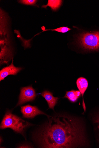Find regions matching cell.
I'll list each match as a JSON object with an SVG mask.
<instances>
[{
	"instance_id": "cell-1",
	"label": "cell",
	"mask_w": 99,
	"mask_h": 148,
	"mask_svg": "<svg viewBox=\"0 0 99 148\" xmlns=\"http://www.w3.org/2000/svg\"><path fill=\"white\" fill-rule=\"evenodd\" d=\"M35 136L38 144L42 148L80 147L87 144L84 129L80 121L64 114L49 118Z\"/></svg>"
},
{
	"instance_id": "cell-2",
	"label": "cell",
	"mask_w": 99,
	"mask_h": 148,
	"mask_svg": "<svg viewBox=\"0 0 99 148\" xmlns=\"http://www.w3.org/2000/svg\"><path fill=\"white\" fill-rule=\"evenodd\" d=\"M77 37L78 45L84 50L99 51V31L84 32Z\"/></svg>"
},
{
	"instance_id": "cell-3",
	"label": "cell",
	"mask_w": 99,
	"mask_h": 148,
	"mask_svg": "<svg viewBox=\"0 0 99 148\" xmlns=\"http://www.w3.org/2000/svg\"><path fill=\"white\" fill-rule=\"evenodd\" d=\"M31 124L8 111L5 115L1 125V129L9 128L23 135L24 130Z\"/></svg>"
},
{
	"instance_id": "cell-4",
	"label": "cell",
	"mask_w": 99,
	"mask_h": 148,
	"mask_svg": "<svg viewBox=\"0 0 99 148\" xmlns=\"http://www.w3.org/2000/svg\"><path fill=\"white\" fill-rule=\"evenodd\" d=\"M36 97L35 91L31 86L22 88L21 89L19 101L17 106L28 102L33 101Z\"/></svg>"
},
{
	"instance_id": "cell-5",
	"label": "cell",
	"mask_w": 99,
	"mask_h": 148,
	"mask_svg": "<svg viewBox=\"0 0 99 148\" xmlns=\"http://www.w3.org/2000/svg\"><path fill=\"white\" fill-rule=\"evenodd\" d=\"M21 112L25 118H32L39 114H44L49 117V116L39 110L35 106L28 105L21 107Z\"/></svg>"
},
{
	"instance_id": "cell-6",
	"label": "cell",
	"mask_w": 99,
	"mask_h": 148,
	"mask_svg": "<svg viewBox=\"0 0 99 148\" xmlns=\"http://www.w3.org/2000/svg\"><path fill=\"white\" fill-rule=\"evenodd\" d=\"M21 67H17L13 64V58L11 64L9 66L4 67L0 71V81L4 80L9 75H16L22 70Z\"/></svg>"
},
{
	"instance_id": "cell-7",
	"label": "cell",
	"mask_w": 99,
	"mask_h": 148,
	"mask_svg": "<svg viewBox=\"0 0 99 148\" xmlns=\"http://www.w3.org/2000/svg\"><path fill=\"white\" fill-rule=\"evenodd\" d=\"M76 84L77 87L82 97V107L84 112H85L86 111V107L84 101V95L88 87V82L86 78L80 77L77 79Z\"/></svg>"
},
{
	"instance_id": "cell-8",
	"label": "cell",
	"mask_w": 99,
	"mask_h": 148,
	"mask_svg": "<svg viewBox=\"0 0 99 148\" xmlns=\"http://www.w3.org/2000/svg\"><path fill=\"white\" fill-rule=\"evenodd\" d=\"M41 95L45 99L48 103L49 109L53 110L55 106L57 104L60 98L54 97L52 93L47 90L42 92L41 94Z\"/></svg>"
},
{
	"instance_id": "cell-9",
	"label": "cell",
	"mask_w": 99,
	"mask_h": 148,
	"mask_svg": "<svg viewBox=\"0 0 99 148\" xmlns=\"http://www.w3.org/2000/svg\"><path fill=\"white\" fill-rule=\"evenodd\" d=\"M81 95V94L79 90H73L66 91L64 98H67L70 102L75 103L77 101Z\"/></svg>"
},
{
	"instance_id": "cell-10",
	"label": "cell",
	"mask_w": 99,
	"mask_h": 148,
	"mask_svg": "<svg viewBox=\"0 0 99 148\" xmlns=\"http://www.w3.org/2000/svg\"><path fill=\"white\" fill-rule=\"evenodd\" d=\"M62 2L63 1L61 0H48L47 4L42 5V7L46 8L47 7H49L52 10L56 11L61 7Z\"/></svg>"
},
{
	"instance_id": "cell-11",
	"label": "cell",
	"mask_w": 99,
	"mask_h": 148,
	"mask_svg": "<svg viewBox=\"0 0 99 148\" xmlns=\"http://www.w3.org/2000/svg\"><path fill=\"white\" fill-rule=\"evenodd\" d=\"M19 3L27 5H31L39 7L36 5L37 1V0H20L18 1Z\"/></svg>"
},
{
	"instance_id": "cell-12",
	"label": "cell",
	"mask_w": 99,
	"mask_h": 148,
	"mask_svg": "<svg viewBox=\"0 0 99 148\" xmlns=\"http://www.w3.org/2000/svg\"><path fill=\"white\" fill-rule=\"evenodd\" d=\"M93 120L94 122L98 124V127L99 129V113L95 117Z\"/></svg>"
}]
</instances>
